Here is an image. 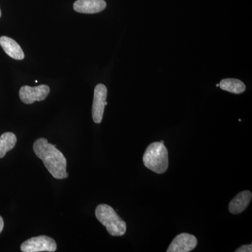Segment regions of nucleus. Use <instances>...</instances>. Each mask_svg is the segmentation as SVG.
<instances>
[{
	"instance_id": "f257e3e1",
	"label": "nucleus",
	"mask_w": 252,
	"mask_h": 252,
	"mask_svg": "<svg viewBox=\"0 0 252 252\" xmlns=\"http://www.w3.org/2000/svg\"><path fill=\"white\" fill-rule=\"evenodd\" d=\"M34 153L44 162L48 171L56 179L67 178V159L64 154L56 148V145L50 144L45 138H39L34 143Z\"/></svg>"
},
{
	"instance_id": "f03ea898",
	"label": "nucleus",
	"mask_w": 252,
	"mask_h": 252,
	"mask_svg": "<svg viewBox=\"0 0 252 252\" xmlns=\"http://www.w3.org/2000/svg\"><path fill=\"white\" fill-rule=\"evenodd\" d=\"M144 166L155 173H165L168 168V152L164 144L153 142L149 144L143 156Z\"/></svg>"
},
{
	"instance_id": "7ed1b4c3",
	"label": "nucleus",
	"mask_w": 252,
	"mask_h": 252,
	"mask_svg": "<svg viewBox=\"0 0 252 252\" xmlns=\"http://www.w3.org/2000/svg\"><path fill=\"white\" fill-rule=\"evenodd\" d=\"M95 215L112 236H122L125 234L127 225L112 207L106 204L99 205L96 208Z\"/></svg>"
},
{
	"instance_id": "20e7f679",
	"label": "nucleus",
	"mask_w": 252,
	"mask_h": 252,
	"mask_svg": "<svg viewBox=\"0 0 252 252\" xmlns=\"http://www.w3.org/2000/svg\"><path fill=\"white\" fill-rule=\"evenodd\" d=\"M56 249V241L46 235L28 239L21 246V251L23 252H55Z\"/></svg>"
},
{
	"instance_id": "39448f33",
	"label": "nucleus",
	"mask_w": 252,
	"mask_h": 252,
	"mask_svg": "<svg viewBox=\"0 0 252 252\" xmlns=\"http://www.w3.org/2000/svg\"><path fill=\"white\" fill-rule=\"evenodd\" d=\"M50 88L49 86L39 85L35 87L30 86H23L20 89L19 97L23 103L32 104L35 102H41L49 95Z\"/></svg>"
},
{
	"instance_id": "423d86ee",
	"label": "nucleus",
	"mask_w": 252,
	"mask_h": 252,
	"mask_svg": "<svg viewBox=\"0 0 252 252\" xmlns=\"http://www.w3.org/2000/svg\"><path fill=\"white\" fill-rule=\"evenodd\" d=\"M107 87L102 84H97L94 91L92 106V117L94 122L99 124L103 119L104 107L107 105Z\"/></svg>"
},
{
	"instance_id": "0eeeda50",
	"label": "nucleus",
	"mask_w": 252,
	"mask_h": 252,
	"mask_svg": "<svg viewBox=\"0 0 252 252\" xmlns=\"http://www.w3.org/2000/svg\"><path fill=\"white\" fill-rule=\"evenodd\" d=\"M198 245V240L193 235L181 233L172 240L167 249V252H189L192 251Z\"/></svg>"
},
{
	"instance_id": "6e6552de",
	"label": "nucleus",
	"mask_w": 252,
	"mask_h": 252,
	"mask_svg": "<svg viewBox=\"0 0 252 252\" xmlns=\"http://www.w3.org/2000/svg\"><path fill=\"white\" fill-rule=\"evenodd\" d=\"M106 7L107 3L104 0H77L74 4V11L80 14H97Z\"/></svg>"
},
{
	"instance_id": "1a4fd4ad",
	"label": "nucleus",
	"mask_w": 252,
	"mask_h": 252,
	"mask_svg": "<svg viewBox=\"0 0 252 252\" xmlns=\"http://www.w3.org/2000/svg\"><path fill=\"white\" fill-rule=\"evenodd\" d=\"M0 45L5 53L10 57L16 60H23L25 58L24 52L19 44L11 38L3 36L0 38Z\"/></svg>"
},
{
	"instance_id": "9d476101",
	"label": "nucleus",
	"mask_w": 252,
	"mask_h": 252,
	"mask_svg": "<svg viewBox=\"0 0 252 252\" xmlns=\"http://www.w3.org/2000/svg\"><path fill=\"white\" fill-rule=\"evenodd\" d=\"M252 193L248 190L238 193L229 204V211L233 215H238L248 207L251 201Z\"/></svg>"
},
{
	"instance_id": "9b49d317",
	"label": "nucleus",
	"mask_w": 252,
	"mask_h": 252,
	"mask_svg": "<svg viewBox=\"0 0 252 252\" xmlns=\"http://www.w3.org/2000/svg\"><path fill=\"white\" fill-rule=\"evenodd\" d=\"M17 142L16 136L12 132H5L0 137V158L5 157L6 153L14 148Z\"/></svg>"
},
{
	"instance_id": "f8f14e48",
	"label": "nucleus",
	"mask_w": 252,
	"mask_h": 252,
	"mask_svg": "<svg viewBox=\"0 0 252 252\" xmlns=\"http://www.w3.org/2000/svg\"><path fill=\"white\" fill-rule=\"evenodd\" d=\"M219 86L223 90L235 94H242L246 89L243 82L235 79H223L219 84Z\"/></svg>"
},
{
	"instance_id": "ddd939ff",
	"label": "nucleus",
	"mask_w": 252,
	"mask_h": 252,
	"mask_svg": "<svg viewBox=\"0 0 252 252\" xmlns=\"http://www.w3.org/2000/svg\"><path fill=\"white\" fill-rule=\"evenodd\" d=\"M235 252H252V245H244L243 246L240 247L237 249L235 251Z\"/></svg>"
},
{
	"instance_id": "4468645a",
	"label": "nucleus",
	"mask_w": 252,
	"mask_h": 252,
	"mask_svg": "<svg viewBox=\"0 0 252 252\" xmlns=\"http://www.w3.org/2000/svg\"><path fill=\"white\" fill-rule=\"evenodd\" d=\"M4 220H3L2 217L0 216V234H1V232H2L3 229H4Z\"/></svg>"
},
{
	"instance_id": "2eb2a0df",
	"label": "nucleus",
	"mask_w": 252,
	"mask_h": 252,
	"mask_svg": "<svg viewBox=\"0 0 252 252\" xmlns=\"http://www.w3.org/2000/svg\"><path fill=\"white\" fill-rule=\"evenodd\" d=\"M1 17V9H0V18Z\"/></svg>"
},
{
	"instance_id": "dca6fc26",
	"label": "nucleus",
	"mask_w": 252,
	"mask_h": 252,
	"mask_svg": "<svg viewBox=\"0 0 252 252\" xmlns=\"http://www.w3.org/2000/svg\"><path fill=\"white\" fill-rule=\"evenodd\" d=\"M160 143L164 144V141H161V142H160Z\"/></svg>"
}]
</instances>
